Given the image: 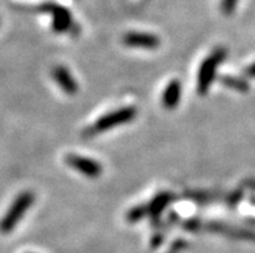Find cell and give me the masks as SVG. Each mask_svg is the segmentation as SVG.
I'll use <instances>...</instances> for the list:
<instances>
[{
	"instance_id": "obj_1",
	"label": "cell",
	"mask_w": 255,
	"mask_h": 253,
	"mask_svg": "<svg viewBox=\"0 0 255 253\" xmlns=\"http://www.w3.org/2000/svg\"><path fill=\"white\" fill-rule=\"evenodd\" d=\"M34 199H35V196H34L31 191H23L13 200L8 212H6L4 217L1 218V221H0V231L3 234L12 233L13 229L16 228L18 222L21 221L23 215L29 211V208L34 203Z\"/></svg>"
},
{
	"instance_id": "obj_13",
	"label": "cell",
	"mask_w": 255,
	"mask_h": 253,
	"mask_svg": "<svg viewBox=\"0 0 255 253\" xmlns=\"http://www.w3.org/2000/svg\"><path fill=\"white\" fill-rule=\"evenodd\" d=\"M245 74H246V77H249V78H255V64L250 65L249 68L246 69Z\"/></svg>"
},
{
	"instance_id": "obj_4",
	"label": "cell",
	"mask_w": 255,
	"mask_h": 253,
	"mask_svg": "<svg viewBox=\"0 0 255 253\" xmlns=\"http://www.w3.org/2000/svg\"><path fill=\"white\" fill-rule=\"evenodd\" d=\"M40 10L45 13H51L52 27L56 32H65L70 29L71 14L64 6L55 3H45L40 6Z\"/></svg>"
},
{
	"instance_id": "obj_3",
	"label": "cell",
	"mask_w": 255,
	"mask_h": 253,
	"mask_svg": "<svg viewBox=\"0 0 255 253\" xmlns=\"http://www.w3.org/2000/svg\"><path fill=\"white\" fill-rule=\"evenodd\" d=\"M137 115V110L133 106H127V107H122L120 110L112 111L109 114H105L101 116L99 120L92 127V132L94 133H100V132L109 131V129L116 128L117 125L126 124V123L132 122L133 119Z\"/></svg>"
},
{
	"instance_id": "obj_12",
	"label": "cell",
	"mask_w": 255,
	"mask_h": 253,
	"mask_svg": "<svg viewBox=\"0 0 255 253\" xmlns=\"http://www.w3.org/2000/svg\"><path fill=\"white\" fill-rule=\"evenodd\" d=\"M237 1L239 0H222V4H220L222 13L226 14V16H231L235 12V9H236Z\"/></svg>"
},
{
	"instance_id": "obj_2",
	"label": "cell",
	"mask_w": 255,
	"mask_h": 253,
	"mask_svg": "<svg viewBox=\"0 0 255 253\" xmlns=\"http://www.w3.org/2000/svg\"><path fill=\"white\" fill-rule=\"evenodd\" d=\"M227 52L224 48H218L202 62L197 78V90L200 94H205L209 90L211 83L215 79L218 66L224 61Z\"/></svg>"
},
{
	"instance_id": "obj_7",
	"label": "cell",
	"mask_w": 255,
	"mask_h": 253,
	"mask_svg": "<svg viewBox=\"0 0 255 253\" xmlns=\"http://www.w3.org/2000/svg\"><path fill=\"white\" fill-rule=\"evenodd\" d=\"M52 77L55 79L58 86L68 94H75L78 92V84L75 79L71 77L70 71L64 66H57L52 71Z\"/></svg>"
},
{
	"instance_id": "obj_6",
	"label": "cell",
	"mask_w": 255,
	"mask_h": 253,
	"mask_svg": "<svg viewBox=\"0 0 255 253\" xmlns=\"http://www.w3.org/2000/svg\"><path fill=\"white\" fill-rule=\"evenodd\" d=\"M122 40L123 44L131 48L157 49L161 44L157 36L148 32H127Z\"/></svg>"
},
{
	"instance_id": "obj_5",
	"label": "cell",
	"mask_w": 255,
	"mask_h": 253,
	"mask_svg": "<svg viewBox=\"0 0 255 253\" xmlns=\"http://www.w3.org/2000/svg\"><path fill=\"white\" fill-rule=\"evenodd\" d=\"M66 163L73 169L78 170V172L84 174V176L90 177V178H96V177L101 176V173H103V167H101L100 163H97L96 161L90 159V158L81 157V155H68L66 157Z\"/></svg>"
},
{
	"instance_id": "obj_10",
	"label": "cell",
	"mask_w": 255,
	"mask_h": 253,
	"mask_svg": "<svg viewBox=\"0 0 255 253\" xmlns=\"http://www.w3.org/2000/svg\"><path fill=\"white\" fill-rule=\"evenodd\" d=\"M220 82H222L223 85H226L227 88L235 89L237 90V92H248V90H249V83H248L245 79H241V78L227 75V77L222 78Z\"/></svg>"
},
{
	"instance_id": "obj_11",
	"label": "cell",
	"mask_w": 255,
	"mask_h": 253,
	"mask_svg": "<svg viewBox=\"0 0 255 253\" xmlns=\"http://www.w3.org/2000/svg\"><path fill=\"white\" fill-rule=\"evenodd\" d=\"M145 215H148V207L141 205V207H135V208L129 209L127 213V221L128 222H137L140 221Z\"/></svg>"
},
{
	"instance_id": "obj_9",
	"label": "cell",
	"mask_w": 255,
	"mask_h": 253,
	"mask_svg": "<svg viewBox=\"0 0 255 253\" xmlns=\"http://www.w3.org/2000/svg\"><path fill=\"white\" fill-rule=\"evenodd\" d=\"M170 202H171V195L168 192H161L148 205V213L152 217H158Z\"/></svg>"
},
{
	"instance_id": "obj_8",
	"label": "cell",
	"mask_w": 255,
	"mask_h": 253,
	"mask_svg": "<svg viewBox=\"0 0 255 253\" xmlns=\"http://www.w3.org/2000/svg\"><path fill=\"white\" fill-rule=\"evenodd\" d=\"M181 97V84L179 81H171L163 90L162 103L167 110H174L180 102Z\"/></svg>"
}]
</instances>
